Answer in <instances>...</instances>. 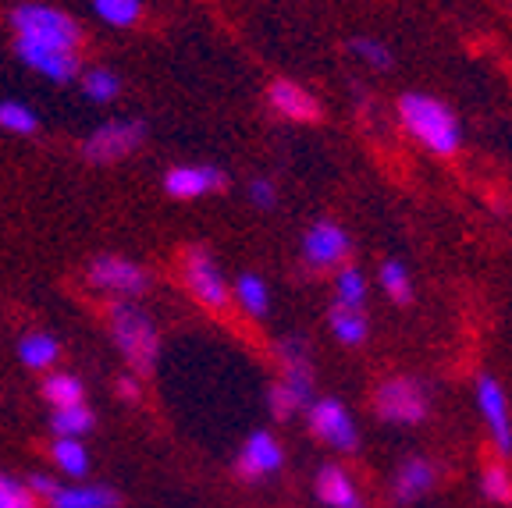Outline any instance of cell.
I'll return each mask as SVG.
<instances>
[{
  "instance_id": "6da1fadb",
  "label": "cell",
  "mask_w": 512,
  "mask_h": 508,
  "mask_svg": "<svg viewBox=\"0 0 512 508\" xmlns=\"http://www.w3.org/2000/svg\"><path fill=\"white\" fill-rule=\"evenodd\" d=\"M399 121L416 143L431 150L434 157H452L463 146V125H459L456 111L431 93H402Z\"/></svg>"
},
{
  "instance_id": "7a4b0ae2",
  "label": "cell",
  "mask_w": 512,
  "mask_h": 508,
  "mask_svg": "<svg viewBox=\"0 0 512 508\" xmlns=\"http://www.w3.org/2000/svg\"><path fill=\"white\" fill-rule=\"evenodd\" d=\"M107 331H111L114 349L121 352V359L132 366L136 377H146L157 366L160 356L157 324H153V317L136 299H111V306H107Z\"/></svg>"
},
{
  "instance_id": "3957f363",
  "label": "cell",
  "mask_w": 512,
  "mask_h": 508,
  "mask_svg": "<svg viewBox=\"0 0 512 508\" xmlns=\"http://www.w3.org/2000/svg\"><path fill=\"white\" fill-rule=\"evenodd\" d=\"M8 18H11V29H15V40L79 54L82 29L68 11L54 8V4H40V0H22V4L11 8Z\"/></svg>"
},
{
  "instance_id": "277c9868",
  "label": "cell",
  "mask_w": 512,
  "mask_h": 508,
  "mask_svg": "<svg viewBox=\"0 0 512 508\" xmlns=\"http://www.w3.org/2000/svg\"><path fill=\"white\" fill-rule=\"evenodd\" d=\"M374 416L388 427H416L431 416V395L427 384L416 377H388L374 391Z\"/></svg>"
},
{
  "instance_id": "5b68a950",
  "label": "cell",
  "mask_w": 512,
  "mask_h": 508,
  "mask_svg": "<svg viewBox=\"0 0 512 508\" xmlns=\"http://www.w3.org/2000/svg\"><path fill=\"white\" fill-rule=\"evenodd\" d=\"M178 274H182V285L192 299L207 306V310H224L228 299H232V281L224 278L221 263L214 260L207 246H189L178 260Z\"/></svg>"
},
{
  "instance_id": "8992f818",
  "label": "cell",
  "mask_w": 512,
  "mask_h": 508,
  "mask_svg": "<svg viewBox=\"0 0 512 508\" xmlns=\"http://www.w3.org/2000/svg\"><path fill=\"white\" fill-rule=\"evenodd\" d=\"M146 143V125L139 118H114L96 125L82 139V160L93 167H111L128 160Z\"/></svg>"
},
{
  "instance_id": "52a82bcc",
  "label": "cell",
  "mask_w": 512,
  "mask_h": 508,
  "mask_svg": "<svg viewBox=\"0 0 512 508\" xmlns=\"http://www.w3.org/2000/svg\"><path fill=\"white\" fill-rule=\"evenodd\" d=\"M86 285L93 292L111 295V299H139L150 292L153 278L143 263L128 260V256L100 253L86 263Z\"/></svg>"
},
{
  "instance_id": "ba28073f",
  "label": "cell",
  "mask_w": 512,
  "mask_h": 508,
  "mask_svg": "<svg viewBox=\"0 0 512 508\" xmlns=\"http://www.w3.org/2000/svg\"><path fill=\"white\" fill-rule=\"evenodd\" d=\"M303 413H306V427H310V434L317 437L320 445L335 448V452H356L360 430H356V420H352V413L338 398L320 395L306 405Z\"/></svg>"
},
{
  "instance_id": "9c48e42d",
  "label": "cell",
  "mask_w": 512,
  "mask_h": 508,
  "mask_svg": "<svg viewBox=\"0 0 512 508\" xmlns=\"http://www.w3.org/2000/svg\"><path fill=\"white\" fill-rule=\"evenodd\" d=\"M299 249H303V263L310 270H338L349 263L352 239L338 221L320 217V221H313L310 228H306L303 246Z\"/></svg>"
},
{
  "instance_id": "30bf717a",
  "label": "cell",
  "mask_w": 512,
  "mask_h": 508,
  "mask_svg": "<svg viewBox=\"0 0 512 508\" xmlns=\"http://www.w3.org/2000/svg\"><path fill=\"white\" fill-rule=\"evenodd\" d=\"M278 366H281V377L278 384L288 391V395L296 398L299 409L313 402V366H310V345H306L303 334H288L278 342Z\"/></svg>"
},
{
  "instance_id": "8fae6325",
  "label": "cell",
  "mask_w": 512,
  "mask_h": 508,
  "mask_svg": "<svg viewBox=\"0 0 512 508\" xmlns=\"http://www.w3.org/2000/svg\"><path fill=\"white\" fill-rule=\"evenodd\" d=\"M477 409H480V416H484L491 445L502 455H509L512 452V413H509V398H505V388L498 384V377H491V374L477 377Z\"/></svg>"
},
{
  "instance_id": "7c38bea8",
  "label": "cell",
  "mask_w": 512,
  "mask_h": 508,
  "mask_svg": "<svg viewBox=\"0 0 512 508\" xmlns=\"http://www.w3.org/2000/svg\"><path fill=\"white\" fill-rule=\"evenodd\" d=\"M281 466H285V448H281V441L271 430H253V434L242 441L239 459H235V473H239L242 480H249V484H253V480L274 477Z\"/></svg>"
},
{
  "instance_id": "4fadbf2b",
  "label": "cell",
  "mask_w": 512,
  "mask_h": 508,
  "mask_svg": "<svg viewBox=\"0 0 512 508\" xmlns=\"http://www.w3.org/2000/svg\"><path fill=\"white\" fill-rule=\"evenodd\" d=\"M228 189V175L217 164H175L164 175V192L171 199H200Z\"/></svg>"
},
{
  "instance_id": "5bb4252c",
  "label": "cell",
  "mask_w": 512,
  "mask_h": 508,
  "mask_svg": "<svg viewBox=\"0 0 512 508\" xmlns=\"http://www.w3.org/2000/svg\"><path fill=\"white\" fill-rule=\"evenodd\" d=\"M15 57L25 68H32V72L43 75L47 82H54V86H68V82H75L82 75L79 54H72V50L36 47V43L15 40Z\"/></svg>"
},
{
  "instance_id": "9a60e30c",
  "label": "cell",
  "mask_w": 512,
  "mask_h": 508,
  "mask_svg": "<svg viewBox=\"0 0 512 508\" xmlns=\"http://www.w3.org/2000/svg\"><path fill=\"white\" fill-rule=\"evenodd\" d=\"M438 477H441L438 462L424 459V455H409V459H402L392 477L395 505H413V501L427 498V494L438 487Z\"/></svg>"
},
{
  "instance_id": "2e32d148",
  "label": "cell",
  "mask_w": 512,
  "mask_h": 508,
  "mask_svg": "<svg viewBox=\"0 0 512 508\" xmlns=\"http://www.w3.org/2000/svg\"><path fill=\"white\" fill-rule=\"evenodd\" d=\"M264 100H267V107L285 121H303V125L320 121V100L310 89L292 79H274L271 86H267Z\"/></svg>"
},
{
  "instance_id": "e0dca14e",
  "label": "cell",
  "mask_w": 512,
  "mask_h": 508,
  "mask_svg": "<svg viewBox=\"0 0 512 508\" xmlns=\"http://www.w3.org/2000/svg\"><path fill=\"white\" fill-rule=\"evenodd\" d=\"M317 498L328 508H363V494L352 473L338 462H324L317 469Z\"/></svg>"
},
{
  "instance_id": "ac0fdd59",
  "label": "cell",
  "mask_w": 512,
  "mask_h": 508,
  "mask_svg": "<svg viewBox=\"0 0 512 508\" xmlns=\"http://www.w3.org/2000/svg\"><path fill=\"white\" fill-rule=\"evenodd\" d=\"M47 505L50 508H118L121 494L107 484H64V480H57Z\"/></svg>"
},
{
  "instance_id": "d6986e66",
  "label": "cell",
  "mask_w": 512,
  "mask_h": 508,
  "mask_svg": "<svg viewBox=\"0 0 512 508\" xmlns=\"http://www.w3.org/2000/svg\"><path fill=\"white\" fill-rule=\"evenodd\" d=\"M18 359L29 370H47L61 359V342L47 331H29L18 338Z\"/></svg>"
},
{
  "instance_id": "ffe728a7",
  "label": "cell",
  "mask_w": 512,
  "mask_h": 508,
  "mask_svg": "<svg viewBox=\"0 0 512 508\" xmlns=\"http://www.w3.org/2000/svg\"><path fill=\"white\" fill-rule=\"evenodd\" d=\"M232 295L246 317H267V310H271V288H267V281L260 278V274H253V270H246V274L235 278Z\"/></svg>"
},
{
  "instance_id": "44dd1931",
  "label": "cell",
  "mask_w": 512,
  "mask_h": 508,
  "mask_svg": "<svg viewBox=\"0 0 512 508\" xmlns=\"http://www.w3.org/2000/svg\"><path fill=\"white\" fill-rule=\"evenodd\" d=\"M328 327L331 334H335L342 345H363L367 342V334H370V320L363 310H349V306H331L328 313Z\"/></svg>"
},
{
  "instance_id": "7402d4cb",
  "label": "cell",
  "mask_w": 512,
  "mask_h": 508,
  "mask_svg": "<svg viewBox=\"0 0 512 508\" xmlns=\"http://www.w3.org/2000/svg\"><path fill=\"white\" fill-rule=\"evenodd\" d=\"M367 295H370V285H367V274L360 267H338L335 274V306H349V310H363L367 306Z\"/></svg>"
},
{
  "instance_id": "603a6c76",
  "label": "cell",
  "mask_w": 512,
  "mask_h": 508,
  "mask_svg": "<svg viewBox=\"0 0 512 508\" xmlns=\"http://www.w3.org/2000/svg\"><path fill=\"white\" fill-rule=\"evenodd\" d=\"M50 459L68 480H82L89 473V452L79 437H57L54 448H50Z\"/></svg>"
},
{
  "instance_id": "cb8c5ba5",
  "label": "cell",
  "mask_w": 512,
  "mask_h": 508,
  "mask_svg": "<svg viewBox=\"0 0 512 508\" xmlns=\"http://www.w3.org/2000/svg\"><path fill=\"white\" fill-rule=\"evenodd\" d=\"M377 285H381V292L388 299L399 302V306L413 302V274H409V267L402 260H384L377 267Z\"/></svg>"
},
{
  "instance_id": "d4e9b609",
  "label": "cell",
  "mask_w": 512,
  "mask_h": 508,
  "mask_svg": "<svg viewBox=\"0 0 512 508\" xmlns=\"http://www.w3.org/2000/svg\"><path fill=\"white\" fill-rule=\"evenodd\" d=\"M43 398H47L54 409H64V405H79L86 398V384L79 381L75 374L68 370H57V374H47L43 377Z\"/></svg>"
},
{
  "instance_id": "484cf974",
  "label": "cell",
  "mask_w": 512,
  "mask_h": 508,
  "mask_svg": "<svg viewBox=\"0 0 512 508\" xmlns=\"http://www.w3.org/2000/svg\"><path fill=\"white\" fill-rule=\"evenodd\" d=\"M79 86H82V96L93 100V104H114L121 96V79L111 68H86V72L79 75Z\"/></svg>"
},
{
  "instance_id": "4316f807",
  "label": "cell",
  "mask_w": 512,
  "mask_h": 508,
  "mask_svg": "<svg viewBox=\"0 0 512 508\" xmlns=\"http://www.w3.org/2000/svg\"><path fill=\"white\" fill-rule=\"evenodd\" d=\"M93 423H96V416L86 402L64 405V409H54V413H50V427H54L57 437H79L82 441V434H89Z\"/></svg>"
},
{
  "instance_id": "83f0119b",
  "label": "cell",
  "mask_w": 512,
  "mask_h": 508,
  "mask_svg": "<svg viewBox=\"0 0 512 508\" xmlns=\"http://www.w3.org/2000/svg\"><path fill=\"white\" fill-rule=\"evenodd\" d=\"M480 491L495 505H512V469L498 459H488L480 466Z\"/></svg>"
},
{
  "instance_id": "f1b7e54d",
  "label": "cell",
  "mask_w": 512,
  "mask_h": 508,
  "mask_svg": "<svg viewBox=\"0 0 512 508\" xmlns=\"http://www.w3.org/2000/svg\"><path fill=\"white\" fill-rule=\"evenodd\" d=\"M93 15L114 29H132L143 18V0H93Z\"/></svg>"
},
{
  "instance_id": "f546056e",
  "label": "cell",
  "mask_w": 512,
  "mask_h": 508,
  "mask_svg": "<svg viewBox=\"0 0 512 508\" xmlns=\"http://www.w3.org/2000/svg\"><path fill=\"white\" fill-rule=\"evenodd\" d=\"M0 128L11 135H36L40 132V114L22 100H0Z\"/></svg>"
},
{
  "instance_id": "4dcf8cb0",
  "label": "cell",
  "mask_w": 512,
  "mask_h": 508,
  "mask_svg": "<svg viewBox=\"0 0 512 508\" xmlns=\"http://www.w3.org/2000/svg\"><path fill=\"white\" fill-rule=\"evenodd\" d=\"M349 50L356 61H363L367 68H374V72H388V68L395 64L392 47H388L384 40H377V36H352Z\"/></svg>"
},
{
  "instance_id": "1f68e13d",
  "label": "cell",
  "mask_w": 512,
  "mask_h": 508,
  "mask_svg": "<svg viewBox=\"0 0 512 508\" xmlns=\"http://www.w3.org/2000/svg\"><path fill=\"white\" fill-rule=\"evenodd\" d=\"M0 508H36V494L11 473H0Z\"/></svg>"
},
{
  "instance_id": "d6a6232c",
  "label": "cell",
  "mask_w": 512,
  "mask_h": 508,
  "mask_svg": "<svg viewBox=\"0 0 512 508\" xmlns=\"http://www.w3.org/2000/svg\"><path fill=\"white\" fill-rule=\"evenodd\" d=\"M246 196H249V203H253L256 210H274L278 207V185L271 182V178H249V185H246Z\"/></svg>"
},
{
  "instance_id": "836d02e7",
  "label": "cell",
  "mask_w": 512,
  "mask_h": 508,
  "mask_svg": "<svg viewBox=\"0 0 512 508\" xmlns=\"http://www.w3.org/2000/svg\"><path fill=\"white\" fill-rule=\"evenodd\" d=\"M267 409H271L274 420H288L292 413H299V402L292 395H288L285 388H281L278 381L271 384V395H267Z\"/></svg>"
},
{
  "instance_id": "e575fe53",
  "label": "cell",
  "mask_w": 512,
  "mask_h": 508,
  "mask_svg": "<svg viewBox=\"0 0 512 508\" xmlns=\"http://www.w3.org/2000/svg\"><path fill=\"white\" fill-rule=\"evenodd\" d=\"M114 388H118V395L125 398V402H139V377L136 374H121L118 381H114Z\"/></svg>"
}]
</instances>
